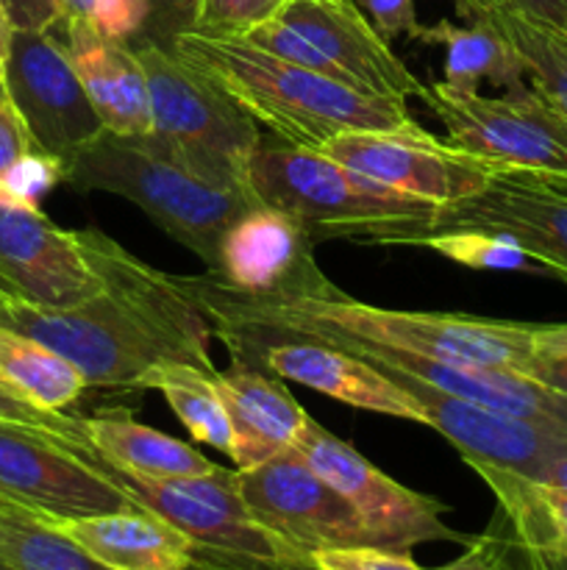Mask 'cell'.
<instances>
[{"label": "cell", "mask_w": 567, "mask_h": 570, "mask_svg": "<svg viewBox=\"0 0 567 570\" xmlns=\"http://www.w3.org/2000/svg\"><path fill=\"white\" fill-rule=\"evenodd\" d=\"M100 289L83 304L33 306L9 301L0 326L50 345L81 371L89 387L137 390L161 362H183L217 373L209 323L176 276L145 265L98 228L76 232Z\"/></svg>", "instance_id": "obj_1"}, {"label": "cell", "mask_w": 567, "mask_h": 570, "mask_svg": "<svg viewBox=\"0 0 567 570\" xmlns=\"http://www.w3.org/2000/svg\"><path fill=\"white\" fill-rule=\"evenodd\" d=\"M226 343L250 337H309L367 343L448 362L500 367L528 376L537 360L534 326L448 312H400L361 304L334 287L320 267L278 293L250 295L220 276H176Z\"/></svg>", "instance_id": "obj_2"}, {"label": "cell", "mask_w": 567, "mask_h": 570, "mask_svg": "<svg viewBox=\"0 0 567 570\" xmlns=\"http://www.w3.org/2000/svg\"><path fill=\"white\" fill-rule=\"evenodd\" d=\"M170 50L231 95L259 126L300 148L320 150L342 131H404L420 126L404 100L350 87L278 59L245 39L187 31L172 39Z\"/></svg>", "instance_id": "obj_3"}, {"label": "cell", "mask_w": 567, "mask_h": 570, "mask_svg": "<svg viewBox=\"0 0 567 570\" xmlns=\"http://www.w3.org/2000/svg\"><path fill=\"white\" fill-rule=\"evenodd\" d=\"M64 184L81 193H109L137 204L167 237L220 271L228 228L259 206L248 193L215 187L183 167L139 148L133 139L103 131L64 161Z\"/></svg>", "instance_id": "obj_4"}, {"label": "cell", "mask_w": 567, "mask_h": 570, "mask_svg": "<svg viewBox=\"0 0 567 570\" xmlns=\"http://www.w3.org/2000/svg\"><path fill=\"white\" fill-rule=\"evenodd\" d=\"M150 89L153 126L128 137L215 187L250 193L248 161L261 128L231 95L161 45H131Z\"/></svg>", "instance_id": "obj_5"}, {"label": "cell", "mask_w": 567, "mask_h": 570, "mask_svg": "<svg viewBox=\"0 0 567 570\" xmlns=\"http://www.w3.org/2000/svg\"><path fill=\"white\" fill-rule=\"evenodd\" d=\"M248 187L259 204L295 217L311 239L367 223H428L439 206L389 189L328 159L322 150L261 134L248 161Z\"/></svg>", "instance_id": "obj_6"}, {"label": "cell", "mask_w": 567, "mask_h": 570, "mask_svg": "<svg viewBox=\"0 0 567 570\" xmlns=\"http://www.w3.org/2000/svg\"><path fill=\"white\" fill-rule=\"evenodd\" d=\"M448 142L506 173L567 178V120L528 83L487 98L434 81L422 95Z\"/></svg>", "instance_id": "obj_7"}, {"label": "cell", "mask_w": 567, "mask_h": 570, "mask_svg": "<svg viewBox=\"0 0 567 570\" xmlns=\"http://www.w3.org/2000/svg\"><path fill=\"white\" fill-rule=\"evenodd\" d=\"M292 449L354 507L372 546L411 551L422 543H472L445 523L448 507L389 479L311 415L300 426Z\"/></svg>", "instance_id": "obj_8"}, {"label": "cell", "mask_w": 567, "mask_h": 570, "mask_svg": "<svg viewBox=\"0 0 567 570\" xmlns=\"http://www.w3.org/2000/svg\"><path fill=\"white\" fill-rule=\"evenodd\" d=\"M81 438L0 421V495L44 521L133 510V499L78 451Z\"/></svg>", "instance_id": "obj_9"}, {"label": "cell", "mask_w": 567, "mask_h": 570, "mask_svg": "<svg viewBox=\"0 0 567 570\" xmlns=\"http://www.w3.org/2000/svg\"><path fill=\"white\" fill-rule=\"evenodd\" d=\"M83 456L98 471H103L111 482L120 484L133 504L153 515L165 518L176 529L200 546L237 554L270 557V560H309L289 549L287 543L267 532L259 521L248 512L242 495H239L233 471L217 468L206 476H178V479H148L139 473L122 471L106 462L92 451L87 438L78 445Z\"/></svg>", "instance_id": "obj_10"}, {"label": "cell", "mask_w": 567, "mask_h": 570, "mask_svg": "<svg viewBox=\"0 0 567 570\" xmlns=\"http://www.w3.org/2000/svg\"><path fill=\"white\" fill-rule=\"evenodd\" d=\"M233 482L250 515L309 560L320 549L370 543L354 507L300 456L298 449L281 451L245 471L233 468Z\"/></svg>", "instance_id": "obj_11"}, {"label": "cell", "mask_w": 567, "mask_h": 570, "mask_svg": "<svg viewBox=\"0 0 567 570\" xmlns=\"http://www.w3.org/2000/svg\"><path fill=\"white\" fill-rule=\"evenodd\" d=\"M50 31L11 28L6 83L9 104L42 154L67 161L106 131L72 67L64 39Z\"/></svg>", "instance_id": "obj_12"}, {"label": "cell", "mask_w": 567, "mask_h": 570, "mask_svg": "<svg viewBox=\"0 0 567 570\" xmlns=\"http://www.w3.org/2000/svg\"><path fill=\"white\" fill-rule=\"evenodd\" d=\"M320 150L365 178L434 206L470 198L504 173L420 126L404 131H342Z\"/></svg>", "instance_id": "obj_13"}, {"label": "cell", "mask_w": 567, "mask_h": 570, "mask_svg": "<svg viewBox=\"0 0 567 570\" xmlns=\"http://www.w3.org/2000/svg\"><path fill=\"white\" fill-rule=\"evenodd\" d=\"M409 228H484L515 239L548 273L567 278V178L498 173L476 195L439 206L428 223Z\"/></svg>", "instance_id": "obj_14"}, {"label": "cell", "mask_w": 567, "mask_h": 570, "mask_svg": "<svg viewBox=\"0 0 567 570\" xmlns=\"http://www.w3.org/2000/svg\"><path fill=\"white\" fill-rule=\"evenodd\" d=\"M0 289L33 306L83 304L100 289L76 232L56 226L39 206L0 184Z\"/></svg>", "instance_id": "obj_15"}, {"label": "cell", "mask_w": 567, "mask_h": 570, "mask_svg": "<svg viewBox=\"0 0 567 570\" xmlns=\"http://www.w3.org/2000/svg\"><path fill=\"white\" fill-rule=\"evenodd\" d=\"M228 345L245 351L242 356H256L281 382H298L356 410L428 426L420 401L404 384L339 345L309 337H250Z\"/></svg>", "instance_id": "obj_16"}, {"label": "cell", "mask_w": 567, "mask_h": 570, "mask_svg": "<svg viewBox=\"0 0 567 570\" xmlns=\"http://www.w3.org/2000/svg\"><path fill=\"white\" fill-rule=\"evenodd\" d=\"M389 376V373H387ZM404 384L426 412L428 429L442 434L467 465H493L531 479L545 462L567 456V432L509 412L489 410L467 399L434 390L409 376H392Z\"/></svg>", "instance_id": "obj_17"}, {"label": "cell", "mask_w": 567, "mask_h": 570, "mask_svg": "<svg viewBox=\"0 0 567 570\" xmlns=\"http://www.w3.org/2000/svg\"><path fill=\"white\" fill-rule=\"evenodd\" d=\"M276 17L331 61L339 81L404 104L426 95L420 78L354 0H287Z\"/></svg>", "instance_id": "obj_18"}, {"label": "cell", "mask_w": 567, "mask_h": 570, "mask_svg": "<svg viewBox=\"0 0 567 570\" xmlns=\"http://www.w3.org/2000/svg\"><path fill=\"white\" fill-rule=\"evenodd\" d=\"M326 343V340H322ZM350 354L361 356L378 371L389 376H409L428 384L434 390L467 399L472 404L489 406V410L509 412V415L528 417V421L545 423L567 432V395L531 376L500 367L470 365V362H448L434 356L411 354V351L381 348L367 343H334Z\"/></svg>", "instance_id": "obj_19"}, {"label": "cell", "mask_w": 567, "mask_h": 570, "mask_svg": "<svg viewBox=\"0 0 567 570\" xmlns=\"http://www.w3.org/2000/svg\"><path fill=\"white\" fill-rule=\"evenodd\" d=\"M64 45L72 67L98 111L100 122L117 137H142L153 126L150 89L137 50L111 39L87 17H64Z\"/></svg>", "instance_id": "obj_20"}, {"label": "cell", "mask_w": 567, "mask_h": 570, "mask_svg": "<svg viewBox=\"0 0 567 570\" xmlns=\"http://www.w3.org/2000/svg\"><path fill=\"white\" fill-rule=\"evenodd\" d=\"M311 248L315 239L304 223L259 204L228 228L215 276L239 293H278L317 267Z\"/></svg>", "instance_id": "obj_21"}, {"label": "cell", "mask_w": 567, "mask_h": 570, "mask_svg": "<svg viewBox=\"0 0 567 570\" xmlns=\"http://www.w3.org/2000/svg\"><path fill=\"white\" fill-rule=\"evenodd\" d=\"M215 384L231 417V462L237 471L261 465L292 449L309 412L289 395L281 379L267 376L248 360H239L228 371H217Z\"/></svg>", "instance_id": "obj_22"}, {"label": "cell", "mask_w": 567, "mask_h": 570, "mask_svg": "<svg viewBox=\"0 0 567 570\" xmlns=\"http://www.w3.org/2000/svg\"><path fill=\"white\" fill-rule=\"evenodd\" d=\"M48 523L115 570H189L198 546L181 529L142 507Z\"/></svg>", "instance_id": "obj_23"}, {"label": "cell", "mask_w": 567, "mask_h": 570, "mask_svg": "<svg viewBox=\"0 0 567 570\" xmlns=\"http://www.w3.org/2000/svg\"><path fill=\"white\" fill-rule=\"evenodd\" d=\"M81 434L98 456L122 471L148 479L206 476L215 473V462L206 460L195 445L181 443L170 434L133 421L128 412H103L94 417H78Z\"/></svg>", "instance_id": "obj_24"}, {"label": "cell", "mask_w": 567, "mask_h": 570, "mask_svg": "<svg viewBox=\"0 0 567 570\" xmlns=\"http://www.w3.org/2000/svg\"><path fill=\"white\" fill-rule=\"evenodd\" d=\"M417 39L428 45H442V83L454 92H478V83L484 81L506 92L528 87L526 61L489 17L476 14L467 26L439 20L422 28Z\"/></svg>", "instance_id": "obj_25"}, {"label": "cell", "mask_w": 567, "mask_h": 570, "mask_svg": "<svg viewBox=\"0 0 567 570\" xmlns=\"http://www.w3.org/2000/svg\"><path fill=\"white\" fill-rule=\"evenodd\" d=\"M493 490L517 540L539 560L567 562V490L493 465H470Z\"/></svg>", "instance_id": "obj_26"}, {"label": "cell", "mask_w": 567, "mask_h": 570, "mask_svg": "<svg viewBox=\"0 0 567 570\" xmlns=\"http://www.w3.org/2000/svg\"><path fill=\"white\" fill-rule=\"evenodd\" d=\"M0 382L44 412H64L89 387L72 362L9 326H0Z\"/></svg>", "instance_id": "obj_27"}, {"label": "cell", "mask_w": 567, "mask_h": 570, "mask_svg": "<svg viewBox=\"0 0 567 570\" xmlns=\"http://www.w3.org/2000/svg\"><path fill=\"white\" fill-rule=\"evenodd\" d=\"M137 390H159L178 421L198 443L233 456L231 417L217 393L215 373L183 365V362H161L139 379Z\"/></svg>", "instance_id": "obj_28"}, {"label": "cell", "mask_w": 567, "mask_h": 570, "mask_svg": "<svg viewBox=\"0 0 567 570\" xmlns=\"http://www.w3.org/2000/svg\"><path fill=\"white\" fill-rule=\"evenodd\" d=\"M0 560L14 570H115L44 518L0 495Z\"/></svg>", "instance_id": "obj_29"}, {"label": "cell", "mask_w": 567, "mask_h": 570, "mask_svg": "<svg viewBox=\"0 0 567 570\" xmlns=\"http://www.w3.org/2000/svg\"><path fill=\"white\" fill-rule=\"evenodd\" d=\"M484 17L500 28L506 39L523 56L528 83L567 120V31L517 11L493 9Z\"/></svg>", "instance_id": "obj_30"}, {"label": "cell", "mask_w": 567, "mask_h": 570, "mask_svg": "<svg viewBox=\"0 0 567 570\" xmlns=\"http://www.w3.org/2000/svg\"><path fill=\"white\" fill-rule=\"evenodd\" d=\"M287 0H200L195 33L215 39H242L272 20Z\"/></svg>", "instance_id": "obj_31"}, {"label": "cell", "mask_w": 567, "mask_h": 570, "mask_svg": "<svg viewBox=\"0 0 567 570\" xmlns=\"http://www.w3.org/2000/svg\"><path fill=\"white\" fill-rule=\"evenodd\" d=\"M64 181V161L56 159V156L42 154V150H33L26 159L17 161L0 184L14 195L22 204L39 206V200L56 187V184Z\"/></svg>", "instance_id": "obj_32"}, {"label": "cell", "mask_w": 567, "mask_h": 570, "mask_svg": "<svg viewBox=\"0 0 567 570\" xmlns=\"http://www.w3.org/2000/svg\"><path fill=\"white\" fill-rule=\"evenodd\" d=\"M317 570H426L411 560L409 551L381 549V546H342L320 549L311 554Z\"/></svg>", "instance_id": "obj_33"}, {"label": "cell", "mask_w": 567, "mask_h": 570, "mask_svg": "<svg viewBox=\"0 0 567 570\" xmlns=\"http://www.w3.org/2000/svg\"><path fill=\"white\" fill-rule=\"evenodd\" d=\"M200 0H150L148 26L131 45H161L170 48L172 39L192 31L198 20Z\"/></svg>", "instance_id": "obj_34"}, {"label": "cell", "mask_w": 567, "mask_h": 570, "mask_svg": "<svg viewBox=\"0 0 567 570\" xmlns=\"http://www.w3.org/2000/svg\"><path fill=\"white\" fill-rule=\"evenodd\" d=\"M150 0H94L92 22L111 39L137 42L148 26Z\"/></svg>", "instance_id": "obj_35"}, {"label": "cell", "mask_w": 567, "mask_h": 570, "mask_svg": "<svg viewBox=\"0 0 567 570\" xmlns=\"http://www.w3.org/2000/svg\"><path fill=\"white\" fill-rule=\"evenodd\" d=\"M0 421L22 423V426L44 429V432L61 434V438H81V426L78 417L64 415V412H44L22 401L20 395L11 393L3 382H0Z\"/></svg>", "instance_id": "obj_36"}, {"label": "cell", "mask_w": 567, "mask_h": 570, "mask_svg": "<svg viewBox=\"0 0 567 570\" xmlns=\"http://www.w3.org/2000/svg\"><path fill=\"white\" fill-rule=\"evenodd\" d=\"M354 3L365 11L367 20L387 42H392L395 37H420L422 26L417 20V0H354Z\"/></svg>", "instance_id": "obj_37"}, {"label": "cell", "mask_w": 567, "mask_h": 570, "mask_svg": "<svg viewBox=\"0 0 567 570\" xmlns=\"http://www.w3.org/2000/svg\"><path fill=\"white\" fill-rule=\"evenodd\" d=\"M189 570H317L311 560H270V557L237 554V551L195 546Z\"/></svg>", "instance_id": "obj_38"}, {"label": "cell", "mask_w": 567, "mask_h": 570, "mask_svg": "<svg viewBox=\"0 0 567 570\" xmlns=\"http://www.w3.org/2000/svg\"><path fill=\"white\" fill-rule=\"evenodd\" d=\"M456 3H459V11H465L467 17H476L481 11L493 9H506L534 17V20L550 22V26L567 31V0H456Z\"/></svg>", "instance_id": "obj_39"}, {"label": "cell", "mask_w": 567, "mask_h": 570, "mask_svg": "<svg viewBox=\"0 0 567 570\" xmlns=\"http://www.w3.org/2000/svg\"><path fill=\"white\" fill-rule=\"evenodd\" d=\"M0 11L20 31H50L64 17L61 0H0Z\"/></svg>", "instance_id": "obj_40"}, {"label": "cell", "mask_w": 567, "mask_h": 570, "mask_svg": "<svg viewBox=\"0 0 567 570\" xmlns=\"http://www.w3.org/2000/svg\"><path fill=\"white\" fill-rule=\"evenodd\" d=\"M39 150L14 106H0V178L20 159Z\"/></svg>", "instance_id": "obj_41"}, {"label": "cell", "mask_w": 567, "mask_h": 570, "mask_svg": "<svg viewBox=\"0 0 567 570\" xmlns=\"http://www.w3.org/2000/svg\"><path fill=\"white\" fill-rule=\"evenodd\" d=\"M528 376L567 395V354H537Z\"/></svg>", "instance_id": "obj_42"}, {"label": "cell", "mask_w": 567, "mask_h": 570, "mask_svg": "<svg viewBox=\"0 0 567 570\" xmlns=\"http://www.w3.org/2000/svg\"><path fill=\"white\" fill-rule=\"evenodd\" d=\"M442 568L445 570H500V562H498V551H495L493 540L478 538L472 540L467 554H461L459 560L448 562V566Z\"/></svg>", "instance_id": "obj_43"}, {"label": "cell", "mask_w": 567, "mask_h": 570, "mask_svg": "<svg viewBox=\"0 0 567 570\" xmlns=\"http://www.w3.org/2000/svg\"><path fill=\"white\" fill-rule=\"evenodd\" d=\"M537 354H567V323L561 326H534Z\"/></svg>", "instance_id": "obj_44"}, {"label": "cell", "mask_w": 567, "mask_h": 570, "mask_svg": "<svg viewBox=\"0 0 567 570\" xmlns=\"http://www.w3.org/2000/svg\"><path fill=\"white\" fill-rule=\"evenodd\" d=\"M534 482L550 484V488L567 490V456H556V460L545 462L537 473H534Z\"/></svg>", "instance_id": "obj_45"}, {"label": "cell", "mask_w": 567, "mask_h": 570, "mask_svg": "<svg viewBox=\"0 0 567 570\" xmlns=\"http://www.w3.org/2000/svg\"><path fill=\"white\" fill-rule=\"evenodd\" d=\"M9 37H11V26L6 20V14L0 11V106H11L9 104V83H6V59H9Z\"/></svg>", "instance_id": "obj_46"}, {"label": "cell", "mask_w": 567, "mask_h": 570, "mask_svg": "<svg viewBox=\"0 0 567 570\" xmlns=\"http://www.w3.org/2000/svg\"><path fill=\"white\" fill-rule=\"evenodd\" d=\"M61 9H64V17H87V20H92L94 0H61Z\"/></svg>", "instance_id": "obj_47"}, {"label": "cell", "mask_w": 567, "mask_h": 570, "mask_svg": "<svg viewBox=\"0 0 567 570\" xmlns=\"http://www.w3.org/2000/svg\"><path fill=\"white\" fill-rule=\"evenodd\" d=\"M9 301H11V298H9V295H6V293H3V289H0V306H6V304H9Z\"/></svg>", "instance_id": "obj_48"}, {"label": "cell", "mask_w": 567, "mask_h": 570, "mask_svg": "<svg viewBox=\"0 0 567 570\" xmlns=\"http://www.w3.org/2000/svg\"><path fill=\"white\" fill-rule=\"evenodd\" d=\"M0 570H14V568H11V566H6V562L0 560Z\"/></svg>", "instance_id": "obj_49"}]
</instances>
